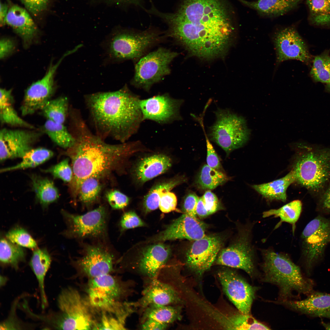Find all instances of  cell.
<instances>
[{
  "label": "cell",
  "mask_w": 330,
  "mask_h": 330,
  "mask_svg": "<svg viewBox=\"0 0 330 330\" xmlns=\"http://www.w3.org/2000/svg\"><path fill=\"white\" fill-rule=\"evenodd\" d=\"M230 12L223 0H185L176 13L157 15L190 55L209 60L225 56L231 44L235 28Z\"/></svg>",
  "instance_id": "6da1fadb"
},
{
  "label": "cell",
  "mask_w": 330,
  "mask_h": 330,
  "mask_svg": "<svg viewBox=\"0 0 330 330\" xmlns=\"http://www.w3.org/2000/svg\"><path fill=\"white\" fill-rule=\"evenodd\" d=\"M69 116V130L75 142L64 154L72 162L73 175L69 189L74 199L81 184L86 179L108 176L124 165L130 156L147 151L139 141L114 145L106 143L91 132L80 111L76 108L70 110Z\"/></svg>",
  "instance_id": "7a4b0ae2"
},
{
  "label": "cell",
  "mask_w": 330,
  "mask_h": 330,
  "mask_svg": "<svg viewBox=\"0 0 330 330\" xmlns=\"http://www.w3.org/2000/svg\"><path fill=\"white\" fill-rule=\"evenodd\" d=\"M84 99L95 134L104 140L111 137L126 142L144 120L140 99L127 86L115 91L86 94Z\"/></svg>",
  "instance_id": "3957f363"
},
{
  "label": "cell",
  "mask_w": 330,
  "mask_h": 330,
  "mask_svg": "<svg viewBox=\"0 0 330 330\" xmlns=\"http://www.w3.org/2000/svg\"><path fill=\"white\" fill-rule=\"evenodd\" d=\"M262 281L277 287L279 301L291 300L294 292L308 295L314 291V281L304 276L287 255L270 249L262 250Z\"/></svg>",
  "instance_id": "277c9868"
},
{
  "label": "cell",
  "mask_w": 330,
  "mask_h": 330,
  "mask_svg": "<svg viewBox=\"0 0 330 330\" xmlns=\"http://www.w3.org/2000/svg\"><path fill=\"white\" fill-rule=\"evenodd\" d=\"M59 309L42 315L41 321L56 329H93L95 315L86 298L76 289L68 287L62 289L57 299Z\"/></svg>",
  "instance_id": "5b68a950"
},
{
  "label": "cell",
  "mask_w": 330,
  "mask_h": 330,
  "mask_svg": "<svg viewBox=\"0 0 330 330\" xmlns=\"http://www.w3.org/2000/svg\"><path fill=\"white\" fill-rule=\"evenodd\" d=\"M307 149L298 156L292 170L296 182L319 192L330 181V150Z\"/></svg>",
  "instance_id": "8992f818"
},
{
  "label": "cell",
  "mask_w": 330,
  "mask_h": 330,
  "mask_svg": "<svg viewBox=\"0 0 330 330\" xmlns=\"http://www.w3.org/2000/svg\"><path fill=\"white\" fill-rule=\"evenodd\" d=\"M160 38L156 32L149 30L140 32H116L105 41L104 47L107 58L112 62L138 59Z\"/></svg>",
  "instance_id": "52a82bcc"
},
{
  "label": "cell",
  "mask_w": 330,
  "mask_h": 330,
  "mask_svg": "<svg viewBox=\"0 0 330 330\" xmlns=\"http://www.w3.org/2000/svg\"><path fill=\"white\" fill-rule=\"evenodd\" d=\"M215 113L216 120L209 127L208 137L228 155L247 142L250 130L242 116L228 110L219 108Z\"/></svg>",
  "instance_id": "ba28073f"
},
{
  "label": "cell",
  "mask_w": 330,
  "mask_h": 330,
  "mask_svg": "<svg viewBox=\"0 0 330 330\" xmlns=\"http://www.w3.org/2000/svg\"><path fill=\"white\" fill-rule=\"evenodd\" d=\"M175 52L160 47L141 58L136 64L131 84L146 91L170 72L169 64L177 55Z\"/></svg>",
  "instance_id": "9c48e42d"
},
{
  "label": "cell",
  "mask_w": 330,
  "mask_h": 330,
  "mask_svg": "<svg viewBox=\"0 0 330 330\" xmlns=\"http://www.w3.org/2000/svg\"><path fill=\"white\" fill-rule=\"evenodd\" d=\"M85 291V298L95 313L120 304L126 289L123 281L110 273L89 279Z\"/></svg>",
  "instance_id": "30bf717a"
},
{
  "label": "cell",
  "mask_w": 330,
  "mask_h": 330,
  "mask_svg": "<svg viewBox=\"0 0 330 330\" xmlns=\"http://www.w3.org/2000/svg\"><path fill=\"white\" fill-rule=\"evenodd\" d=\"M302 255L306 272L310 275L314 266L322 258L330 242V218L319 216L306 225L301 235Z\"/></svg>",
  "instance_id": "8fae6325"
},
{
  "label": "cell",
  "mask_w": 330,
  "mask_h": 330,
  "mask_svg": "<svg viewBox=\"0 0 330 330\" xmlns=\"http://www.w3.org/2000/svg\"><path fill=\"white\" fill-rule=\"evenodd\" d=\"M67 226L64 232L68 237L78 239H102L107 235L108 213L100 206L82 215L62 212Z\"/></svg>",
  "instance_id": "7c38bea8"
},
{
  "label": "cell",
  "mask_w": 330,
  "mask_h": 330,
  "mask_svg": "<svg viewBox=\"0 0 330 330\" xmlns=\"http://www.w3.org/2000/svg\"><path fill=\"white\" fill-rule=\"evenodd\" d=\"M251 227L240 232L229 246L221 249L215 260L216 264L242 270L251 278L257 274L255 254L251 242Z\"/></svg>",
  "instance_id": "4fadbf2b"
},
{
  "label": "cell",
  "mask_w": 330,
  "mask_h": 330,
  "mask_svg": "<svg viewBox=\"0 0 330 330\" xmlns=\"http://www.w3.org/2000/svg\"><path fill=\"white\" fill-rule=\"evenodd\" d=\"M83 247L82 256L71 261L76 276L90 279L113 271L115 258L107 247L101 243L84 244Z\"/></svg>",
  "instance_id": "5bb4252c"
},
{
  "label": "cell",
  "mask_w": 330,
  "mask_h": 330,
  "mask_svg": "<svg viewBox=\"0 0 330 330\" xmlns=\"http://www.w3.org/2000/svg\"><path fill=\"white\" fill-rule=\"evenodd\" d=\"M223 291L238 311L251 314L257 287L251 285L235 271L228 269L218 274Z\"/></svg>",
  "instance_id": "9a60e30c"
},
{
  "label": "cell",
  "mask_w": 330,
  "mask_h": 330,
  "mask_svg": "<svg viewBox=\"0 0 330 330\" xmlns=\"http://www.w3.org/2000/svg\"><path fill=\"white\" fill-rule=\"evenodd\" d=\"M273 40L277 64L295 60L308 64L312 61L307 44L295 27H288L279 30L274 35Z\"/></svg>",
  "instance_id": "2e32d148"
},
{
  "label": "cell",
  "mask_w": 330,
  "mask_h": 330,
  "mask_svg": "<svg viewBox=\"0 0 330 330\" xmlns=\"http://www.w3.org/2000/svg\"><path fill=\"white\" fill-rule=\"evenodd\" d=\"M223 242L222 237L218 235H206L193 241L186 253L187 265L198 274H202L215 261Z\"/></svg>",
  "instance_id": "e0dca14e"
},
{
  "label": "cell",
  "mask_w": 330,
  "mask_h": 330,
  "mask_svg": "<svg viewBox=\"0 0 330 330\" xmlns=\"http://www.w3.org/2000/svg\"><path fill=\"white\" fill-rule=\"evenodd\" d=\"M42 131L27 128H3L0 131L1 162L11 159L22 158L32 148L41 137Z\"/></svg>",
  "instance_id": "ac0fdd59"
},
{
  "label": "cell",
  "mask_w": 330,
  "mask_h": 330,
  "mask_svg": "<svg viewBox=\"0 0 330 330\" xmlns=\"http://www.w3.org/2000/svg\"><path fill=\"white\" fill-rule=\"evenodd\" d=\"M63 58L54 65L51 64L44 76L26 90L20 107L23 116L31 115L41 110L50 100L54 91V75Z\"/></svg>",
  "instance_id": "d6986e66"
},
{
  "label": "cell",
  "mask_w": 330,
  "mask_h": 330,
  "mask_svg": "<svg viewBox=\"0 0 330 330\" xmlns=\"http://www.w3.org/2000/svg\"><path fill=\"white\" fill-rule=\"evenodd\" d=\"M183 102V100L171 97L167 94L140 100V105L143 120H151L164 124L181 120L180 109Z\"/></svg>",
  "instance_id": "ffe728a7"
},
{
  "label": "cell",
  "mask_w": 330,
  "mask_h": 330,
  "mask_svg": "<svg viewBox=\"0 0 330 330\" xmlns=\"http://www.w3.org/2000/svg\"><path fill=\"white\" fill-rule=\"evenodd\" d=\"M206 225L196 217L183 214L157 235L156 241L186 239L194 241L205 237Z\"/></svg>",
  "instance_id": "44dd1931"
},
{
  "label": "cell",
  "mask_w": 330,
  "mask_h": 330,
  "mask_svg": "<svg viewBox=\"0 0 330 330\" xmlns=\"http://www.w3.org/2000/svg\"><path fill=\"white\" fill-rule=\"evenodd\" d=\"M307 296L300 300L278 301L276 302L310 317L330 319V294L314 291Z\"/></svg>",
  "instance_id": "7402d4cb"
},
{
  "label": "cell",
  "mask_w": 330,
  "mask_h": 330,
  "mask_svg": "<svg viewBox=\"0 0 330 330\" xmlns=\"http://www.w3.org/2000/svg\"><path fill=\"white\" fill-rule=\"evenodd\" d=\"M171 254L170 247L163 244L158 243L148 246L141 253L138 262V269L143 275L152 279H155Z\"/></svg>",
  "instance_id": "603a6c76"
},
{
  "label": "cell",
  "mask_w": 330,
  "mask_h": 330,
  "mask_svg": "<svg viewBox=\"0 0 330 330\" xmlns=\"http://www.w3.org/2000/svg\"><path fill=\"white\" fill-rule=\"evenodd\" d=\"M171 159L163 154H154L141 159L133 169L134 181L142 185L147 181L166 172L171 167Z\"/></svg>",
  "instance_id": "cb8c5ba5"
},
{
  "label": "cell",
  "mask_w": 330,
  "mask_h": 330,
  "mask_svg": "<svg viewBox=\"0 0 330 330\" xmlns=\"http://www.w3.org/2000/svg\"><path fill=\"white\" fill-rule=\"evenodd\" d=\"M145 289L138 306L144 308L152 305H172L181 301L177 292L171 286L155 279Z\"/></svg>",
  "instance_id": "d4e9b609"
},
{
  "label": "cell",
  "mask_w": 330,
  "mask_h": 330,
  "mask_svg": "<svg viewBox=\"0 0 330 330\" xmlns=\"http://www.w3.org/2000/svg\"><path fill=\"white\" fill-rule=\"evenodd\" d=\"M10 5L6 24L11 27L22 38L25 44L27 45L37 34V27L25 9L16 5Z\"/></svg>",
  "instance_id": "484cf974"
},
{
  "label": "cell",
  "mask_w": 330,
  "mask_h": 330,
  "mask_svg": "<svg viewBox=\"0 0 330 330\" xmlns=\"http://www.w3.org/2000/svg\"><path fill=\"white\" fill-rule=\"evenodd\" d=\"M240 0L261 15L274 17L283 15L296 9L304 0Z\"/></svg>",
  "instance_id": "4316f807"
},
{
  "label": "cell",
  "mask_w": 330,
  "mask_h": 330,
  "mask_svg": "<svg viewBox=\"0 0 330 330\" xmlns=\"http://www.w3.org/2000/svg\"><path fill=\"white\" fill-rule=\"evenodd\" d=\"M51 262V257L46 249L36 248L33 253L29 263L38 283L41 306L43 309L48 305L45 291V279Z\"/></svg>",
  "instance_id": "83f0119b"
},
{
  "label": "cell",
  "mask_w": 330,
  "mask_h": 330,
  "mask_svg": "<svg viewBox=\"0 0 330 330\" xmlns=\"http://www.w3.org/2000/svg\"><path fill=\"white\" fill-rule=\"evenodd\" d=\"M12 90H0V120L2 124L12 127L35 129L32 125L24 120L18 115L14 107V101Z\"/></svg>",
  "instance_id": "f1b7e54d"
},
{
  "label": "cell",
  "mask_w": 330,
  "mask_h": 330,
  "mask_svg": "<svg viewBox=\"0 0 330 330\" xmlns=\"http://www.w3.org/2000/svg\"><path fill=\"white\" fill-rule=\"evenodd\" d=\"M295 182V173L292 170L282 178L269 183L255 185L252 187L266 199L285 202L287 197V190L290 185Z\"/></svg>",
  "instance_id": "f546056e"
},
{
  "label": "cell",
  "mask_w": 330,
  "mask_h": 330,
  "mask_svg": "<svg viewBox=\"0 0 330 330\" xmlns=\"http://www.w3.org/2000/svg\"><path fill=\"white\" fill-rule=\"evenodd\" d=\"M127 305L121 303L112 309L98 313L93 329H125L126 318L128 315Z\"/></svg>",
  "instance_id": "4dcf8cb0"
},
{
  "label": "cell",
  "mask_w": 330,
  "mask_h": 330,
  "mask_svg": "<svg viewBox=\"0 0 330 330\" xmlns=\"http://www.w3.org/2000/svg\"><path fill=\"white\" fill-rule=\"evenodd\" d=\"M185 181L183 177L177 176L155 184L144 197L143 207L145 213L147 214L157 209L162 196Z\"/></svg>",
  "instance_id": "1f68e13d"
},
{
  "label": "cell",
  "mask_w": 330,
  "mask_h": 330,
  "mask_svg": "<svg viewBox=\"0 0 330 330\" xmlns=\"http://www.w3.org/2000/svg\"><path fill=\"white\" fill-rule=\"evenodd\" d=\"M30 178L36 198L42 206L46 207L58 199V190L52 180L35 174Z\"/></svg>",
  "instance_id": "d6a6232c"
},
{
  "label": "cell",
  "mask_w": 330,
  "mask_h": 330,
  "mask_svg": "<svg viewBox=\"0 0 330 330\" xmlns=\"http://www.w3.org/2000/svg\"><path fill=\"white\" fill-rule=\"evenodd\" d=\"M308 20L313 26L330 28V0H306Z\"/></svg>",
  "instance_id": "836d02e7"
},
{
  "label": "cell",
  "mask_w": 330,
  "mask_h": 330,
  "mask_svg": "<svg viewBox=\"0 0 330 330\" xmlns=\"http://www.w3.org/2000/svg\"><path fill=\"white\" fill-rule=\"evenodd\" d=\"M302 204L299 200L293 201L277 209H273L264 212L262 217L267 218L270 216L279 217L280 221L275 227H278L283 222L289 223L292 225V231L294 232L295 223L298 220L302 210Z\"/></svg>",
  "instance_id": "e575fe53"
},
{
  "label": "cell",
  "mask_w": 330,
  "mask_h": 330,
  "mask_svg": "<svg viewBox=\"0 0 330 330\" xmlns=\"http://www.w3.org/2000/svg\"><path fill=\"white\" fill-rule=\"evenodd\" d=\"M42 129L52 141L64 149L70 148L75 143L74 138L64 124L47 119Z\"/></svg>",
  "instance_id": "d590c367"
},
{
  "label": "cell",
  "mask_w": 330,
  "mask_h": 330,
  "mask_svg": "<svg viewBox=\"0 0 330 330\" xmlns=\"http://www.w3.org/2000/svg\"><path fill=\"white\" fill-rule=\"evenodd\" d=\"M53 155L51 150L44 148H32L21 158L19 163L10 167L2 169L1 173L36 167L51 158Z\"/></svg>",
  "instance_id": "8d00e7d4"
},
{
  "label": "cell",
  "mask_w": 330,
  "mask_h": 330,
  "mask_svg": "<svg viewBox=\"0 0 330 330\" xmlns=\"http://www.w3.org/2000/svg\"><path fill=\"white\" fill-rule=\"evenodd\" d=\"M69 108L68 98L62 96L50 100L41 110L47 119L64 124L69 115Z\"/></svg>",
  "instance_id": "74e56055"
},
{
  "label": "cell",
  "mask_w": 330,
  "mask_h": 330,
  "mask_svg": "<svg viewBox=\"0 0 330 330\" xmlns=\"http://www.w3.org/2000/svg\"><path fill=\"white\" fill-rule=\"evenodd\" d=\"M145 308L144 320L152 319L168 325L181 317L179 308L172 305H152Z\"/></svg>",
  "instance_id": "f35d334b"
},
{
  "label": "cell",
  "mask_w": 330,
  "mask_h": 330,
  "mask_svg": "<svg viewBox=\"0 0 330 330\" xmlns=\"http://www.w3.org/2000/svg\"><path fill=\"white\" fill-rule=\"evenodd\" d=\"M25 256L24 250L21 247L13 243L6 238H1L0 260L2 264L17 269L19 263L24 261Z\"/></svg>",
  "instance_id": "ab89813d"
},
{
  "label": "cell",
  "mask_w": 330,
  "mask_h": 330,
  "mask_svg": "<svg viewBox=\"0 0 330 330\" xmlns=\"http://www.w3.org/2000/svg\"><path fill=\"white\" fill-rule=\"evenodd\" d=\"M330 52L326 50L313 58L310 75L315 82L330 84Z\"/></svg>",
  "instance_id": "60d3db41"
},
{
  "label": "cell",
  "mask_w": 330,
  "mask_h": 330,
  "mask_svg": "<svg viewBox=\"0 0 330 330\" xmlns=\"http://www.w3.org/2000/svg\"><path fill=\"white\" fill-rule=\"evenodd\" d=\"M229 178L225 174L205 164L199 173L196 183L200 189L210 190L226 182Z\"/></svg>",
  "instance_id": "b9f144b4"
},
{
  "label": "cell",
  "mask_w": 330,
  "mask_h": 330,
  "mask_svg": "<svg viewBox=\"0 0 330 330\" xmlns=\"http://www.w3.org/2000/svg\"><path fill=\"white\" fill-rule=\"evenodd\" d=\"M100 179L97 177H90L85 179L81 184L77 196L84 204L89 206L97 199L102 188Z\"/></svg>",
  "instance_id": "7bdbcfd3"
},
{
  "label": "cell",
  "mask_w": 330,
  "mask_h": 330,
  "mask_svg": "<svg viewBox=\"0 0 330 330\" xmlns=\"http://www.w3.org/2000/svg\"><path fill=\"white\" fill-rule=\"evenodd\" d=\"M229 327L240 330H269L270 329L258 321L251 314H246L239 311L228 319Z\"/></svg>",
  "instance_id": "ee69618b"
},
{
  "label": "cell",
  "mask_w": 330,
  "mask_h": 330,
  "mask_svg": "<svg viewBox=\"0 0 330 330\" xmlns=\"http://www.w3.org/2000/svg\"><path fill=\"white\" fill-rule=\"evenodd\" d=\"M6 238L13 243L21 247L35 249L37 244L35 240L28 233L21 228H16L9 230Z\"/></svg>",
  "instance_id": "f6af8a7d"
},
{
  "label": "cell",
  "mask_w": 330,
  "mask_h": 330,
  "mask_svg": "<svg viewBox=\"0 0 330 330\" xmlns=\"http://www.w3.org/2000/svg\"><path fill=\"white\" fill-rule=\"evenodd\" d=\"M69 162V159L66 158L46 169L42 170V171L51 174L54 178L69 183L72 179L73 172Z\"/></svg>",
  "instance_id": "bcb514c9"
},
{
  "label": "cell",
  "mask_w": 330,
  "mask_h": 330,
  "mask_svg": "<svg viewBox=\"0 0 330 330\" xmlns=\"http://www.w3.org/2000/svg\"><path fill=\"white\" fill-rule=\"evenodd\" d=\"M19 298L15 299L13 303L8 317L1 323L0 330H21L28 327L20 321L16 315V308Z\"/></svg>",
  "instance_id": "7dc6e473"
},
{
  "label": "cell",
  "mask_w": 330,
  "mask_h": 330,
  "mask_svg": "<svg viewBox=\"0 0 330 330\" xmlns=\"http://www.w3.org/2000/svg\"><path fill=\"white\" fill-rule=\"evenodd\" d=\"M106 196L108 203L114 209H123L126 207L129 202V197L117 190L108 192Z\"/></svg>",
  "instance_id": "c3c4849f"
},
{
  "label": "cell",
  "mask_w": 330,
  "mask_h": 330,
  "mask_svg": "<svg viewBox=\"0 0 330 330\" xmlns=\"http://www.w3.org/2000/svg\"><path fill=\"white\" fill-rule=\"evenodd\" d=\"M122 231L136 227L144 226L145 223L134 211L125 212L122 215L120 222Z\"/></svg>",
  "instance_id": "681fc988"
},
{
  "label": "cell",
  "mask_w": 330,
  "mask_h": 330,
  "mask_svg": "<svg viewBox=\"0 0 330 330\" xmlns=\"http://www.w3.org/2000/svg\"><path fill=\"white\" fill-rule=\"evenodd\" d=\"M202 120V119H200V122L204 130L206 138L207 150V164L210 167L218 170L221 167L220 161L215 149L205 132Z\"/></svg>",
  "instance_id": "f907efd6"
},
{
  "label": "cell",
  "mask_w": 330,
  "mask_h": 330,
  "mask_svg": "<svg viewBox=\"0 0 330 330\" xmlns=\"http://www.w3.org/2000/svg\"><path fill=\"white\" fill-rule=\"evenodd\" d=\"M34 16H39L47 9L50 0H20Z\"/></svg>",
  "instance_id": "816d5d0a"
},
{
  "label": "cell",
  "mask_w": 330,
  "mask_h": 330,
  "mask_svg": "<svg viewBox=\"0 0 330 330\" xmlns=\"http://www.w3.org/2000/svg\"><path fill=\"white\" fill-rule=\"evenodd\" d=\"M177 198L175 195L170 191L167 192L160 197L159 208L164 213H167L176 209Z\"/></svg>",
  "instance_id": "f5cc1de1"
},
{
  "label": "cell",
  "mask_w": 330,
  "mask_h": 330,
  "mask_svg": "<svg viewBox=\"0 0 330 330\" xmlns=\"http://www.w3.org/2000/svg\"><path fill=\"white\" fill-rule=\"evenodd\" d=\"M199 197L194 193L188 194L184 199L182 205L184 213L190 216L197 217L196 209Z\"/></svg>",
  "instance_id": "db71d44e"
},
{
  "label": "cell",
  "mask_w": 330,
  "mask_h": 330,
  "mask_svg": "<svg viewBox=\"0 0 330 330\" xmlns=\"http://www.w3.org/2000/svg\"><path fill=\"white\" fill-rule=\"evenodd\" d=\"M201 197L210 215L221 209V206L219 200L216 195L211 191H206Z\"/></svg>",
  "instance_id": "11a10c76"
},
{
  "label": "cell",
  "mask_w": 330,
  "mask_h": 330,
  "mask_svg": "<svg viewBox=\"0 0 330 330\" xmlns=\"http://www.w3.org/2000/svg\"><path fill=\"white\" fill-rule=\"evenodd\" d=\"M167 325L163 324L156 321L147 319L144 320L141 325L142 329L144 330H164L167 327Z\"/></svg>",
  "instance_id": "9f6ffc18"
},
{
  "label": "cell",
  "mask_w": 330,
  "mask_h": 330,
  "mask_svg": "<svg viewBox=\"0 0 330 330\" xmlns=\"http://www.w3.org/2000/svg\"><path fill=\"white\" fill-rule=\"evenodd\" d=\"M0 56L3 58L12 50L13 44L12 41L7 38H2L0 41Z\"/></svg>",
  "instance_id": "6f0895ef"
},
{
  "label": "cell",
  "mask_w": 330,
  "mask_h": 330,
  "mask_svg": "<svg viewBox=\"0 0 330 330\" xmlns=\"http://www.w3.org/2000/svg\"><path fill=\"white\" fill-rule=\"evenodd\" d=\"M320 208L326 212H330V184L324 191L320 201Z\"/></svg>",
  "instance_id": "680465c9"
},
{
  "label": "cell",
  "mask_w": 330,
  "mask_h": 330,
  "mask_svg": "<svg viewBox=\"0 0 330 330\" xmlns=\"http://www.w3.org/2000/svg\"><path fill=\"white\" fill-rule=\"evenodd\" d=\"M196 214L197 216L201 218H205L210 215L204 206L201 197H199L197 203Z\"/></svg>",
  "instance_id": "91938a15"
},
{
  "label": "cell",
  "mask_w": 330,
  "mask_h": 330,
  "mask_svg": "<svg viewBox=\"0 0 330 330\" xmlns=\"http://www.w3.org/2000/svg\"><path fill=\"white\" fill-rule=\"evenodd\" d=\"M9 8L8 5L5 3L0 2V23L3 26L6 24V18Z\"/></svg>",
  "instance_id": "94428289"
},
{
  "label": "cell",
  "mask_w": 330,
  "mask_h": 330,
  "mask_svg": "<svg viewBox=\"0 0 330 330\" xmlns=\"http://www.w3.org/2000/svg\"><path fill=\"white\" fill-rule=\"evenodd\" d=\"M7 278L4 276H0V286H4L7 282Z\"/></svg>",
  "instance_id": "6125c7cd"
},
{
  "label": "cell",
  "mask_w": 330,
  "mask_h": 330,
  "mask_svg": "<svg viewBox=\"0 0 330 330\" xmlns=\"http://www.w3.org/2000/svg\"><path fill=\"white\" fill-rule=\"evenodd\" d=\"M321 323L323 326L326 329L330 330V323H325L323 321Z\"/></svg>",
  "instance_id": "be15d7a7"
},
{
  "label": "cell",
  "mask_w": 330,
  "mask_h": 330,
  "mask_svg": "<svg viewBox=\"0 0 330 330\" xmlns=\"http://www.w3.org/2000/svg\"><path fill=\"white\" fill-rule=\"evenodd\" d=\"M325 89L327 92H330V84L325 85Z\"/></svg>",
  "instance_id": "e7e4bbea"
}]
</instances>
